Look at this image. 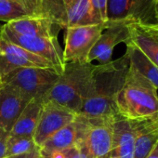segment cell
<instances>
[{"label": "cell", "instance_id": "cb8c5ba5", "mask_svg": "<svg viewBox=\"0 0 158 158\" xmlns=\"http://www.w3.org/2000/svg\"><path fill=\"white\" fill-rule=\"evenodd\" d=\"M33 16H41V8L44 0H21Z\"/></svg>", "mask_w": 158, "mask_h": 158}, {"label": "cell", "instance_id": "ac0fdd59", "mask_svg": "<svg viewBox=\"0 0 158 158\" xmlns=\"http://www.w3.org/2000/svg\"><path fill=\"white\" fill-rule=\"evenodd\" d=\"M41 109L42 102L40 100H31L13 125L11 130L10 131V136L34 138L38 124Z\"/></svg>", "mask_w": 158, "mask_h": 158}, {"label": "cell", "instance_id": "4dcf8cb0", "mask_svg": "<svg viewBox=\"0 0 158 158\" xmlns=\"http://www.w3.org/2000/svg\"><path fill=\"white\" fill-rule=\"evenodd\" d=\"M109 158H117V157H115V156H114V155H111Z\"/></svg>", "mask_w": 158, "mask_h": 158}, {"label": "cell", "instance_id": "52a82bcc", "mask_svg": "<svg viewBox=\"0 0 158 158\" xmlns=\"http://www.w3.org/2000/svg\"><path fill=\"white\" fill-rule=\"evenodd\" d=\"M108 23L65 29L63 60L65 63H88V57Z\"/></svg>", "mask_w": 158, "mask_h": 158}, {"label": "cell", "instance_id": "4fadbf2b", "mask_svg": "<svg viewBox=\"0 0 158 158\" xmlns=\"http://www.w3.org/2000/svg\"><path fill=\"white\" fill-rule=\"evenodd\" d=\"M30 101L16 88L0 83V128L10 132Z\"/></svg>", "mask_w": 158, "mask_h": 158}, {"label": "cell", "instance_id": "7c38bea8", "mask_svg": "<svg viewBox=\"0 0 158 158\" xmlns=\"http://www.w3.org/2000/svg\"><path fill=\"white\" fill-rule=\"evenodd\" d=\"M108 25L90 50L88 63L98 60L100 64H106L112 60L114 48L120 43H127L129 39L128 22H107Z\"/></svg>", "mask_w": 158, "mask_h": 158}, {"label": "cell", "instance_id": "44dd1931", "mask_svg": "<svg viewBox=\"0 0 158 158\" xmlns=\"http://www.w3.org/2000/svg\"><path fill=\"white\" fill-rule=\"evenodd\" d=\"M28 16L33 15L21 0H0V21L10 23Z\"/></svg>", "mask_w": 158, "mask_h": 158}, {"label": "cell", "instance_id": "5bb4252c", "mask_svg": "<svg viewBox=\"0 0 158 158\" xmlns=\"http://www.w3.org/2000/svg\"><path fill=\"white\" fill-rule=\"evenodd\" d=\"M129 39L126 44L138 48L158 66V23H128Z\"/></svg>", "mask_w": 158, "mask_h": 158}, {"label": "cell", "instance_id": "30bf717a", "mask_svg": "<svg viewBox=\"0 0 158 158\" xmlns=\"http://www.w3.org/2000/svg\"><path fill=\"white\" fill-rule=\"evenodd\" d=\"M27 67L56 70L49 60L0 37V81L11 72Z\"/></svg>", "mask_w": 158, "mask_h": 158}, {"label": "cell", "instance_id": "f1b7e54d", "mask_svg": "<svg viewBox=\"0 0 158 158\" xmlns=\"http://www.w3.org/2000/svg\"><path fill=\"white\" fill-rule=\"evenodd\" d=\"M154 5H155V10H156V13L158 17V0H154Z\"/></svg>", "mask_w": 158, "mask_h": 158}, {"label": "cell", "instance_id": "ffe728a7", "mask_svg": "<svg viewBox=\"0 0 158 158\" xmlns=\"http://www.w3.org/2000/svg\"><path fill=\"white\" fill-rule=\"evenodd\" d=\"M127 45L126 55L128 59L129 66L143 75L158 89V66L151 61L138 48L131 44Z\"/></svg>", "mask_w": 158, "mask_h": 158}, {"label": "cell", "instance_id": "8992f818", "mask_svg": "<svg viewBox=\"0 0 158 158\" xmlns=\"http://www.w3.org/2000/svg\"><path fill=\"white\" fill-rule=\"evenodd\" d=\"M60 74L51 68L27 67L17 69L6 75L0 83L12 86L31 100H40L57 82Z\"/></svg>", "mask_w": 158, "mask_h": 158}, {"label": "cell", "instance_id": "7402d4cb", "mask_svg": "<svg viewBox=\"0 0 158 158\" xmlns=\"http://www.w3.org/2000/svg\"><path fill=\"white\" fill-rule=\"evenodd\" d=\"M37 146L35 143L34 138L24 137H11L10 136L7 144L6 158L20 154L28 153L35 150Z\"/></svg>", "mask_w": 158, "mask_h": 158}, {"label": "cell", "instance_id": "d6986e66", "mask_svg": "<svg viewBox=\"0 0 158 158\" xmlns=\"http://www.w3.org/2000/svg\"><path fill=\"white\" fill-rule=\"evenodd\" d=\"M78 139V122L75 118L72 123L68 124L49 139L39 148L40 155L44 157H49L51 153L57 151L65 150L76 145Z\"/></svg>", "mask_w": 158, "mask_h": 158}, {"label": "cell", "instance_id": "2e32d148", "mask_svg": "<svg viewBox=\"0 0 158 158\" xmlns=\"http://www.w3.org/2000/svg\"><path fill=\"white\" fill-rule=\"evenodd\" d=\"M12 32L25 35L36 37H57L60 27L49 18L45 16H28L5 24Z\"/></svg>", "mask_w": 158, "mask_h": 158}, {"label": "cell", "instance_id": "4316f807", "mask_svg": "<svg viewBox=\"0 0 158 158\" xmlns=\"http://www.w3.org/2000/svg\"><path fill=\"white\" fill-rule=\"evenodd\" d=\"M39 155H40L39 148H36L35 150H34V151H32V152H30L28 153L15 155V156H10V157H7V158H38Z\"/></svg>", "mask_w": 158, "mask_h": 158}, {"label": "cell", "instance_id": "8fae6325", "mask_svg": "<svg viewBox=\"0 0 158 158\" xmlns=\"http://www.w3.org/2000/svg\"><path fill=\"white\" fill-rule=\"evenodd\" d=\"M77 114L71 110L52 102H42V109L38 124L34 135V140L37 148L57 131L72 123Z\"/></svg>", "mask_w": 158, "mask_h": 158}, {"label": "cell", "instance_id": "d4e9b609", "mask_svg": "<svg viewBox=\"0 0 158 158\" xmlns=\"http://www.w3.org/2000/svg\"><path fill=\"white\" fill-rule=\"evenodd\" d=\"M10 138V132L0 128V158H6L7 144Z\"/></svg>", "mask_w": 158, "mask_h": 158}, {"label": "cell", "instance_id": "277c9868", "mask_svg": "<svg viewBox=\"0 0 158 158\" xmlns=\"http://www.w3.org/2000/svg\"><path fill=\"white\" fill-rule=\"evenodd\" d=\"M41 16L64 29L102 23L95 16L91 0H44Z\"/></svg>", "mask_w": 158, "mask_h": 158}, {"label": "cell", "instance_id": "83f0119b", "mask_svg": "<svg viewBox=\"0 0 158 158\" xmlns=\"http://www.w3.org/2000/svg\"><path fill=\"white\" fill-rule=\"evenodd\" d=\"M147 158H158V142L157 144L153 147L150 154L147 156Z\"/></svg>", "mask_w": 158, "mask_h": 158}, {"label": "cell", "instance_id": "5b68a950", "mask_svg": "<svg viewBox=\"0 0 158 158\" xmlns=\"http://www.w3.org/2000/svg\"><path fill=\"white\" fill-rule=\"evenodd\" d=\"M78 122V139L76 146L88 158H109L113 150L114 121L91 120L76 116Z\"/></svg>", "mask_w": 158, "mask_h": 158}, {"label": "cell", "instance_id": "6da1fadb", "mask_svg": "<svg viewBox=\"0 0 158 158\" xmlns=\"http://www.w3.org/2000/svg\"><path fill=\"white\" fill-rule=\"evenodd\" d=\"M128 66L126 54L106 64L94 65L89 94L77 115L91 120L114 121L118 116L116 97L125 83Z\"/></svg>", "mask_w": 158, "mask_h": 158}, {"label": "cell", "instance_id": "603a6c76", "mask_svg": "<svg viewBox=\"0 0 158 158\" xmlns=\"http://www.w3.org/2000/svg\"><path fill=\"white\" fill-rule=\"evenodd\" d=\"M93 10L100 23H107V3L108 0H91Z\"/></svg>", "mask_w": 158, "mask_h": 158}, {"label": "cell", "instance_id": "e0dca14e", "mask_svg": "<svg viewBox=\"0 0 158 158\" xmlns=\"http://www.w3.org/2000/svg\"><path fill=\"white\" fill-rule=\"evenodd\" d=\"M157 142L158 119L138 121L133 158H147Z\"/></svg>", "mask_w": 158, "mask_h": 158}, {"label": "cell", "instance_id": "484cf974", "mask_svg": "<svg viewBox=\"0 0 158 158\" xmlns=\"http://www.w3.org/2000/svg\"><path fill=\"white\" fill-rule=\"evenodd\" d=\"M75 150H76V145L65 150L54 152L53 153H51V155L48 158H73Z\"/></svg>", "mask_w": 158, "mask_h": 158}, {"label": "cell", "instance_id": "9a60e30c", "mask_svg": "<svg viewBox=\"0 0 158 158\" xmlns=\"http://www.w3.org/2000/svg\"><path fill=\"white\" fill-rule=\"evenodd\" d=\"M138 121L117 116L113 123V150L117 158H133Z\"/></svg>", "mask_w": 158, "mask_h": 158}, {"label": "cell", "instance_id": "7a4b0ae2", "mask_svg": "<svg viewBox=\"0 0 158 158\" xmlns=\"http://www.w3.org/2000/svg\"><path fill=\"white\" fill-rule=\"evenodd\" d=\"M157 90L143 75L128 66L125 83L116 97L118 115L136 121L158 119Z\"/></svg>", "mask_w": 158, "mask_h": 158}, {"label": "cell", "instance_id": "9c48e42d", "mask_svg": "<svg viewBox=\"0 0 158 158\" xmlns=\"http://www.w3.org/2000/svg\"><path fill=\"white\" fill-rule=\"evenodd\" d=\"M108 22L158 23L154 0H108Z\"/></svg>", "mask_w": 158, "mask_h": 158}, {"label": "cell", "instance_id": "3957f363", "mask_svg": "<svg viewBox=\"0 0 158 158\" xmlns=\"http://www.w3.org/2000/svg\"><path fill=\"white\" fill-rule=\"evenodd\" d=\"M93 68L92 63H66L64 72L41 102H52L78 114L89 91Z\"/></svg>", "mask_w": 158, "mask_h": 158}, {"label": "cell", "instance_id": "ba28073f", "mask_svg": "<svg viewBox=\"0 0 158 158\" xmlns=\"http://www.w3.org/2000/svg\"><path fill=\"white\" fill-rule=\"evenodd\" d=\"M0 37L30 51L35 55L49 60L55 66L60 75L64 72L66 63L63 60V51L57 37L48 38L25 36L12 32L6 25L0 30Z\"/></svg>", "mask_w": 158, "mask_h": 158}, {"label": "cell", "instance_id": "f546056e", "mask_svg": "<svg viewBox=\"0 0 158 158\" xmlns=\"http://www.w3.org/2000/svg\"><path fill=\"white\" fill-rule=\"evenodd\" d=\"M38 158H48V157H44V156H42V155H39Z\"/></svg>", "mask_w": 158, "mask_h": 158}]
</instances>
